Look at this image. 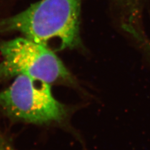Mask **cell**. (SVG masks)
<instances>
[{
    "instance_id": "cell-3",
    "label": "cell",
    "mask_w": 150,
    "mask_h": 150,
    "mask_svg": "<svg viewBox=\"0 0 150 150\" xmlns=\"http://www.w3.org/2000/svg\"><path fill=\"white\" fill-rule=\"evenodd\" d=\"M0 81L27 75L49 84L69 78L54 51L26 37L0 41Z\"/></svg>"
},
{
    "instance_id": "cell-2",
    "label": "cell",
    "mask_w": 150,
    "mask_h": 150,
    "mask_svg": "<svg viewBox=\"0 0 150 150\" xmlns=\"http://www.w3.org/2000/svg\"><path fill=\"white\" fill-rule=\"evenodd\" d=\"M0 107L11 118L34 124L60 121L67 115L64 106L53 97L50 84L27 75L16 76L0 91Z\"/></svg>"
},
{
    "instance_id": "cell-1",
    "label": "cell",
    "mask_w": 150,
    "mask_h": 150,
    "mask_svg": "<svg viewBox=\"0 0 150 150\" xmlns=\"http://www.w3.org/2000/svg\"><path fill=\"white\" fill-rule=\"evenodd\" d=\"M81 0H40L0 20V34L19 32L53 51L80 45Z\"/></svg>"
},
{
    "instance_id": "cell-4",
    "label": "cell",
    "mask_w": 150,
    "mask_h": 150,
    "mask_svg": "<svg viewBox=\"0 0 150 150\" xmlns=\"http://www.w3.org/2000/svg\"><path fill=\"white\" fill-rule=\"evenodd\" d=\"M0 150H16L1 130H0Z\"/></svg>"
},
{
    "instance_id": "cell-6",
    "label": "cell",
    "mask_w": 150,
    "mask_h": 150,
    "mask_svg": "<svg viewBox=\"0 0 150 150\" xmlns=\"http://www.w3.org/2000/svg\"><path fill=\"white\" fill-rule=\"evenodd\" d=\"M126 1H131V2H134V1H138V0H126Z\"/></svg>"
},
{
    "instance_id": "cell-5",
    "label": "cell",
    "mask_w": 150,
    "mask_h": 150,
    "mask_svg": "<svg viewBox=\"0 0 150 150\" xmlns=\"http://www.w3.org/2000/svg\"><path fill=\"white\" fill-rule=\"evenodd\" d=\"M145 45H146V49H147V50H148V51L149 54H150V43H145Z\"/></svg>"
}]
</instances>
